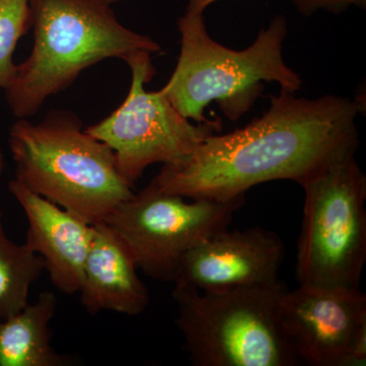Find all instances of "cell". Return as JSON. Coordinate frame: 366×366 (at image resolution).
I'll list each match as a JSON object with an SVG mask.
<instances>
[{
    "mask_svg": "<svg viewBox=\"0 0 366 366\" xmlns=\"http://www.w3.org/2000/svg\"><path fill=\"white\" fill-rule=\"evenodd\" d=\"M247 127L214 134L177 162L164 164L151 184L185 199L229 202L273 180L302 184L357 150L360 101L326 95L296 97L281 89Z\"/></svg>",
    "mask_w": 366,
    "mask_h": 366,
    "instance_id": "6da1fadb",
    "label": "cell"
},
{
    "mask_svg": "<svg viewBox=\"0 0 366 366\" xmlns=\"http://www.w3.org/2000/svg\"><path fill=\"white\" fill-rule=\"evenodd\" d=\"M112 6L107 0H30L32 52L4 89L14 117L36 114L102 60L161 51L156 41L122 25Z\"/></svg>",
    "mask_w": 366,
    "mask_h": 366,
    "instance_id": "7a4b0ae2",
    "label": "cell"
},
{
    "mask_svg": "<svg viewBox=\"0 0 366 366\" xmlns=\"http://www.w3.org/2000/svg\"><path fill=\"white\" fill-rule=\"evenodd\" d=\"M9 144L21 184L92 225L134 194L112 149L88 134L74 113L56 110L38 124L19 118Z\"/></svg>",
    "mask_w": 366,
    "mask_h": 366,
    "instance_id": "3957f363",
    "label": "cell"
},
{
    "mask_svg": "<svg viewBox=\"0 0 366 366\" xmlns=\"http://www.w3.org/2000/svg\"><path fill=\"white\" fill-rule=\"evenodd\" d=\"M182 49L177 69L161 90L183 117L197 124L211 120L204 108L218 103L231 120L249 112L261 96L264 81L296 93L302 81L284 61L288 33L285 16L279 14L262 29L244 50L229 49L212 39L204 14L185 11L178 20Z\"/></svg>",
    "mask_w": 366,
    "mask_h": 366,
    "instance_id": "277c9868",
    "label": "cell"
},
{
    "mask_svg": "<svg viewBox=\"0 0 366 366\" xmlns=\"http://www.w3.org/2000/svg\"><path fill=\"white\" fill-rule=\"evenodd\" d=\"M282 282L223 291L174 283L177 325L196 366L301 365L282 329Z\"/></svg>",
    "mask_w": 366,
    "mask_h": 366,
    "instance_id": "5b68a950",
    "label": "cell"
},
{
    "mask_svg": "<svg viewBox=\"0 0 366 366\" xmlns=\"http://www.w3.org/2000/svg\"><path fill=\"white\" fill-rule=\"evenodd\" d=\"M300 285L360 289L366 261V177L355 154L327 164L301 184Z\"/></svg>",
    "mask_w": 366,
    "mask_h": 366,
    "instance_id": "8992f818",
    "label": "cell"
},
{
    "mask_svg": "<svg viewBox=\"0 0 366 366\" xmlns=\"http://www.w3.org/2000/svg\"><path fill=\"white\" fill-rule=\"evenodd\" d=\"M125 61L132 71L129 95L109 117L86 131L112 149L120 174L134 187L149 166L177 162L189 155L220 132L221 122L192 124L162 90H144L155 74L150 52L132 53Z\"/></svg>",
    "mask_w": 366,
    "mask_h": 366,
    "instance_id": "52a82bcc",
    "label": "cell"
},
{
    "mask_svg": "<svg viewBox=\"0 0 366 366\" xmlns=\"http://www.w3.org/2000/svg\"><path fill=\"white\" fill-rule=\"evenodd\" d=\"M243 204L244 197L229 202H187L150 183L104 221L129 245L139 269L146 276L174 283L185 254L214 233L228 228Z\"/></svg>",
    "mask_w": 366,
    "mask_h": 366,
    "instance_id": "ba28073f",
    "label": "cell"
},
{
    "mask_svg": "<svg viewBox=\"0 0 366 366\" xmlns=\"http://www.w3.org/2000/svg\"><path fill=\"white\" fill-rule=\"evenodd\" d=\"M282 329L301 362L365 365L366 295L360 289L300 285L279 303Z\"/></svg>",
    "mask_w": 366,
    "mask_h": 366,
    "instance_id": "9c48e42d",
    "label": "cell"
},
{
    "mask_svg": "<svg viewBox=\"0 0 366 366\" xmlns=\"http://www.w3.org/2000/svg\"><path fill=\"white\" fill-rule=\"evenodd\" d=\"M285 257L283 240L262 227L218 231L183 257L174 283L199 291L271 285Z\"/></svg>",
    "mask_w": 366,
    "mask_h": 366,
    "instance_id": "30bf717a",
    "label": "cell"
},
{
    "mask_svg": "<svg viewBox=\"0 0 366 366\" xmlns=\"http://www.w3.org/2000/svg\"><path fill=\"white\" fill-rule=\"evenodd\" d=\"M9 189L28 221L25 243L42 257L53 286L64 295L79 293L94 226L31 192L16 178L9 182Z\"/></svg>",
    "mask_w": 366,
    "mask_h": 366,
    "instance_id": "8fae6325",
    "label": "cell"
},
{
    "mask_svg": "<svg viewBox=\"0 0 366 366\" xmlns=\"http://www.w3.org/2000/svg\"><path fill=\"white\" fill-rule=\"evenodd\" d=\"M94 226L84 268L81 303L91 315L103 310L129 317L148 307L150 295L137 274L134 252L122 235L105 221Z\"/></svg>",
    "mask_w": 366,
    "mask_h": 366,
    "instance_id": "7c38bea8",
    "label": "cell"
},
{
    "mask_svg": "<svg viewBox=\"0 0 366 366\" xmlns=\"http://www.w3.org/2000/svg\"><path fill=\"white\" fill-rule=\"evenodd\" d=\"M56 307V296L45 291L21 312L0 319V366L74 365L52 346L50 324Z\"/></svg>",
    "mask_w": 366,
    "mask_h": 366,
    "instance_id": "4fadbf2b",
    "label": "cell"
},
{
    "mask_svg": "<svg viewBox=\"0 0 366 366\" xmlns=\"http://www.w3.org/2000/svg\"><path fill=\"white\" fill-rule=\"evenodd\" d=\"M44 262L26 243L7 237L0 209V319L21 312L29 305L31 286L44 271Z\"/></svg>",
    "mask_w": 366,
    "mask_h": 366,
    "instance_id": "5bb4252c",
    "label": "cell"
},
{
    "mask_svg": "<svg viewBox=\"0 0 366 366\" xmlns=\"http://www.w3.org/2000/svg\"><path fill=\"white\" fill-rule=\"evenodd\" d=\"M31 26L30 0H0V88L13 79L14 50Z\"/></svg>",
    "mask_w": 366,
    "mask_h": 366,
    "instance_id": "9a60e30c",
    "label": "cell"
},
{
    "mask_svg": "<svg viewBox=\"0 0 366 366\" xmlns=\"http://www.w3.org/2000/svg\"><path fill=\"white\" fill-rule=\"evenodd\" d=\"M292 1L297 11L305 16H310L320 9L338 14L346 11L349 6L365 7L366 4V0H292Z\"/></svg>",
    "mask_w": 366,
    "mask_h": 366,
    "instance_id": "2e32d148",
    "label": "cell"
},
{
    "mask_svg": "<svg viewBox=\"0 0 366 366\" xmlns=\"http://www.w3.org/2000/svg\"><path fill=\"white\" fill-rule=\"evenodd\" d=\"M219 0H189L187 11L189 13L204 14V9Z\"/></svg>",
    "mask_w": 366,
    "mask_h": 366,
    "instance_id": "e0dca14e",
    "label": "cell"
},
{
    "mask_svg": "<svg viewBox=\"0 0 366 366\" xmlns=\"http://www.w3.org/2000/svg\"><path fill=\"white\" fill-rule=\"evenodd\" d=\"M4 155H2V152L0 151V174H1L2 171H4Z\"/></svg>",
    "mask_w": 366,
    "mask_h": 366,
    "instance_id": "ac0fdd59",
    "label": "cell"
},
{
    "mask_svg": "<svg viewBox=\"0 0 366 366\" xmlns=\"http://www.w3.org/2000/svg\"><path fill=\"white\" fill-rule=\"evenodd\" d=\"M110 4H117V2L125 1V0H107Z\"/></svg>",
    "mask_w": 366,
    "mask_h": 366,
    "instance_id": "d6986e66",
    "label": "cell"
}]
</instances>
